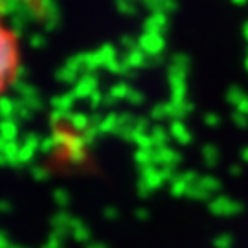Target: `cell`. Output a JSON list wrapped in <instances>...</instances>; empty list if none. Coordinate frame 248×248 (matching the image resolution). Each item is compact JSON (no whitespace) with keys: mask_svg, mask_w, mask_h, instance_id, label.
Masks as SVG:
<instances>
[{"mask_svg":"<svg viewBox=\"0 0 248 248\" xmlns=\"http://www.w3.org/2000/svg\"><path fill=\"white\" fill-rule=\"evenodd\" d=\"M18 66L17 35L11 28L0 18V94L15 78ZM2 98V96H0Z\"/></svg>","mask_w":248,"mask_h":248,"instance_id":"1","label":"cell"},{"mask_svg":"<svg viewBox=\"0 0 248 248\" xmlns=\"http://www.w3.org/2000/svg\"><path fill=\"white\" fill-rule=\"evenodd\" d=\"M0 131H2V138L8 142H13V138H17V125L11 120H4L0 124Z\"/></svg>","mask_w":248,"mask_h":248,"instance_id":"2","label":"cell"},{"mask_svg":"<svg viewBox=\"0 0 248 248\" xmlns=\"http://www.w3.org/2000/svg\"><path fill=\"white\" fill-rule=\"evenodd\" d=\"M171 133H173V136L177 138L178 142H182V143L189 142V133H187V129H186V125H184V124L175 122V124H173V127H171Z\"/></svg>","mask_w":248,"mask_h":248,"instance_id":"3","label":"cell"},{"mask_svg":"<svg viewBox=\"0 0 248 248\" xmlns=\"http://www.w3.org/2000/svg\"><path fill=\"white\" fill-rule=\"evenodd\" d=\"M15 108H17V105L9 98H0V116H4L6 120H9V116L13 114Z\"/></svg>","mask_w":248,"mask_h":248,"instance_id":"4","label":"cell"},{"mask_svg":"<svg viewBox=\"0 0 248 248\" xmlns=\"http://www.w3.org/2000/svg\"><path fill=\"white\" fill-rule=\"evenodd\" d=\"M0 248H8V241L4 239V235L0 233Z\"/></svg>","mask_w":248,"mask_h":248,"instance_id":"5","label":"cell"}]
</instances>
